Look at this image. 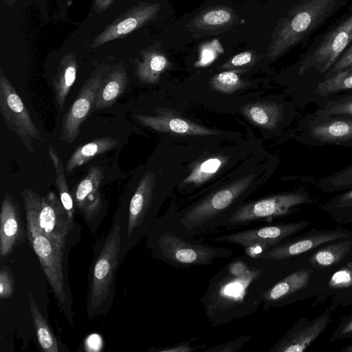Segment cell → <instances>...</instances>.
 <instances>
[{
    "label": "cell",
    "instance_id": "cell-1",
    "mask_svg": "<svg viewBox=\"0 0 352 352\" xmlns=\"http://www.w3.org/2000/svg\"><path fill=\"white\" fill-rule=\"evenodd\" d=\"M301 265L299 256L281 260L254 259L245 254L234 257L209 279L200 298L209 322L219 327L253 314L265 291Z\"/></svg>",
    "mask_w": 352,
    "mask_h": 352
},
{
    "label": "cell",
    "instance_id": "cell-2",
    "mask_svg": "<svg viewBox=\"0 0 352 352\" xmlns=\"http://www.w3.org/2000/svg\"><path fill=\"white\" fill-rule=\"evenodd\" d=\"M147 246L153 257L182 269L210 265L234 254L230 249L211 245L197 237L179 235L161 219L156 220L148 232Z\"/></svg>",
    "mask_w": 352,
    "mask_h": 352
},
{
    "label": "cell",
    "instance_id": "cell-3",
    "mask_svg": "<svg viewBox=\"0 0 352 352\" xmlns=\"http://www.w3.org/2000/svg\"><path fill=\"white\" fill-rule=\"evenodd\" d=\"M123 223L114 220L95 254L90 269L87 314L92 319L111 309L116 293V272L121 264Z\"/></svg>",
    "mask_w": 352,
    "mask_h": 352
},
{
    "label": "cell",
    "instance_id": "cell-4",
    "mask_svg": "<svg viewBox=\"0 0 352 352\" xmlns=\"http://www.w3.org/2000/svg\"><path fill=\"white\" fill-rule=\"evenodd\" d=\"M352 42V14L327 34L301 58L296 71L295 91L299 106L310 104L313 94Z\"/></svg>",
    "mask_w": 352,
    "mask_h": 352
},
{
    "label": "cell",
    "instance_id": "cell-5",
    "mask_svg": "<svg viewBox=\"0 0 352 352\" xmlns=\"http://www.w3.org/2000/svg\"><path fill=\"white\" fill-rule=\"evenodd\" d=\"M344 0H302L285 20L268 47L274 60L298 44L341 7Z\"/></svg>",
    "mask_w": 352,
    "mask_h": 352
},
{
    "label": "cell",
    "instance_id": "cell-6",
    "mask_svg": "<svg viewBox=\"0 0 352 352\" xmlns=\"http://www.w3.org/2000/svg\"><path fill=\"white\" fill-rule=\"evenodd\" d=\"M28 239L36 254L54 292L58 306L74 327L72 298L64 262L66 248L42 233L33 219L25 213Z\"/></svg>",
    "mask_w": 352,
    "mask_h": 352
},
{
    "label": "cell",
    "instance_id": "cell-7",
    "mask_svg": "<svg viewBox=\"0 0 352 352\" xmlns=\"http://www.w3.org/2000/svg\"><path fill=\"white\" fill-rule=\"evenodd\" d=\"M309 190L301 186L293 191L274 194L242 204L223 228L247 226L258 222H270L316 204Z\"/></svg>",
    "mask_w": 352,
    "mask_h": 352
},
{
    "label": "cell",
    "instance_id": "cell-8",
    "mask_svg": "<svg viewBox=\"0 0 352 352\" xmlns=\"http://www.w3.org/2000/svg\"><path fill=\"white\" fill-rule=\"evenodd\" d=\"M324 275V270L303 265L291 270L265 291L262 298V310L317 297L321 291Z\"/></svg>",
    "mask_w": 352,
    "mask_h": 352
},
{
    "label": "cell",
    "instance_id": "cell-9",
    "mask_svg": "<svg viewBox=\"0 0 352 352\" xmlns=\"http://www.w3.org/2000/svg\"><path fill=\"white\" fill-rule=\"evenodd\" d=\"M25 213L34 220L39 230L56 243L67 247L74 228L60 200L50 191L41 197L30 188L21 192Z\"/></svg>",
    "mask_w": 352,
    "mask_h": 352
},
{
    "label": "cell",
    "instance_id": "cell-10",
    "mask_svg": "<svg viewBox=\"0 0 352 352\" xmlns=\"http://www.w3.org/2000/svg\"><path fill=\"white\" fill-rule=\"evenodd\" d=\"M310 225V221L304 219L290 223H265L251 228L216 236L211 240L240 245L245 255L255 258L258 254L296 235Z\"/></svg>",
    "mask_w": 352,
    "mask_h": 352
},
{
    "label": "cell",
    "instance_id": "cell-11",
    "mask_svg": "<svg viewBox=\"0 0 352 352\" xmlns=\"http://www.w3.org/2000/svg\"><path fill=\"white\" fill-rule=\"evenodd\" d=\"M296 139L305 145L338 146L352 148V116L307 113L298 126Z\"/></svg>",
    "mask_w": 352,
    "mask_h": 352
},
{
    "label": "cell",
    "instance_id": "cell-12",
    "mask_svg": "<svg viewBox=\"0 0 352 352\" xmlns=\"http://www.w3.org/2000/svg\"><path fill=\"white\" fill-rule=\"evenodd\" d=\"M0 111L8 128L20 138L29 153H34L32 140H41V133L2 68L0 69Z\"/></svg>",
    "mask_w": 352,
    "mask_h": 352
},
{
    "label": "cell",
    "instance_id": "cell-13",
    "mask_svg": "<svg viewBox=\"0 0 352 352\" xmlns=\"http://www.w3.org/2000/svg\"><path fill=\"white\" fill-rule=\"evenodd\" d=\"M352 236V230L343 228L318 229L312 228L299 235L286 239L258 254L254 259L281 260L293 258L330 242Z\"/></svg>",
    "mask_w": 352,
    "mask_h": 352
},
{
    "label": "cell",
    "instance_id": "cell-14",
    "mask_svg": "<svg viewBox=\"0 0 352 352\" xmlns=\"http://www.w3.org/2000/svg\"><path fill=\"white\" fill-rule=\"evenodd\" d=\"M107 69L97 67L80 89L75 100L63 116L60 139L67 143L74 142L80 133V125L94 109L97 92L106 77Z\"/></svg>",
    "mask_w": 352,
    "mask_h": 352
},
{
    "label": "cell",
    "instance_id": "cell-15",
    "mask_svg": "<svg viewBox=\"0 0 352 352\" xmlns=\"http://www.w3.org/2000/svg\"><path fill=\"white\" fill-rule=\"evenodd\" d=\"M335 309L327 307L317 317L301 318L269 349V352H302L325 331Z\"/></svg>",
    "mask_w": 352,
    "mask_h": 352
},
{
    "label": "cell",
    "instance_id": "cell-16",
    "mask_svg": "<svg viewBox=\"0 0 352 352\" xmlns=\"http://www.w3.org/2000/svg\"><path fill=\"white\" fill-rule=\"evenodd\" d=\"M104 177L101 167H90L86 176L74 189L73 199L91 232H94L102 208L100 187Z\"/></svg>",
    "mask_w": 352,
    "mask_h": 352
},
{
    "label": "cell",
    "instance_id": "cell-17",
    "mask_svg": "<svg viewBox=\"0 0 352 352\" xmlns=\"http://www.w3.org/2000/svg\"><path fill=\"white\" fill-rule=\"evenodd\" d=\"M160 8L159 3H140L126 10L94 39L90 48L124 37L153 19Z\"/></svg>",
    "mask_w": 352,
    "mask_h": 352
},
{
    "label": "cell",
    "instance_id": "cell-18",
    "mask_svg": "<svg viewBox=\"0 0 352 352\" xmlns=\"http://www.w3.org/2000/svg\"><path fill=\"white\" fill-rule=\"evenodd\" d=\"M316 299L318 302L329 301L335 309L352 305V266L324 270L321 291Z\"/></svg>",
    "mask_w": 352,
    "mask_h": 352
},
{
    "label": "cell",
    "instance_id": "cell-19",
    "mask_svg": "<svg viewBox=\"0 0 352 352\" xmlns=\"http://www.w3.org/2000/svg\"><path fill=\"white\" fill-rule=\"evenodd\" d=\"M24 239V227L18 201L10 193L3 199L0 212V255L9 256Z\"/></svg>",
    "mask_w": 352,
    "mask_h": 352
},
{
    "label": "cell",
    "instance_id": "cell-20",
    "mask_svg": "<svg viewBox=\"0 0 352 352\" xmlns=\"http://www.w3.org/2000/svg\"><path fill=\"white\" fill-rule=\"evenodd\" d=\"M303 265L316 270H330L352 262V236L324 244L299 256Z\"/></svg>",
    "mask_w": 352,
    "mask_h": 352
},
{
    "label": "cell",
    "instance_id": "cell-21",
    "mask_svg": "<svg viewBox=\"0 0 352 352\" xmlns=\"http://www.w3.org/2000/svg\"><path fill=\"white\" fill-rule=\"evenodd\" d=\"M134 118L142 125L153 130L182 135H210L218 132L203 127L186 119L170 116L166 113L158 116L137 114Z\"/></svg>",
    "mask_w": 352,
    "mask_h": 352
},
{
    "label": "cell",
    "instance_id": "cell-22",
    "mask_svg": "<svg viewBox=\"0 0 352 352\" xmlns=\"http://www.w3.org/2000/svg\"><path fill=\"white\" fill-rule=\"evenodd\" d=\"M128 82L127 74L122 67H117L107 73L97 92L94 109L111 107L124 93Z\"/></svg>",
    "mask_w": 352,
    "mask_h": 352
},
{
    "label": "cell",
    "instance_id": "cell-23",
    "mask_svg": "<svg viewBox=\"0 0 352 352\" xmlns=\"http://www.w3.org/2000/svg\"><path fill=\"white\" fill-rule=\"evenodd\" d=\"M243 112L252 122L267 129H276L286 119V107L279 102L248 104Z\"/></svg>",
    "mask_w": 352,
    "mask_h": 352
},
{
    "label": "cell",
    "instance_id": "cell-24",
    "mask_svg": "<svg viewBox=\"0 0 352 352\" xmlns=\"http://www.w3.org/2000/svg\"><path fill=\"white\" fill-rule=\"evenodd\" d=\"M77 70L76 53H68L60 59L52 83L54 98L60 109H63L68 94L76 81Z\"/></svg>",
    "mask_w": 352,
    "mask_h": 352
},
{
    "label": "cell",
    "instance_id": "cell-25",
    "mask_svg": "<svg viewBox=\"0 0 352 352\" xmlns=\"http://www.w3.org/2000/svg\"><path fill=\"white\" fill-rule=\"evenodd\" d=\"M352 91V67L324 79L317 87L310 104H318L327 98Z\"/></svg>",
    "mask_w": 352,
    "mask_h": 352
},
{
    "label": "cell",
    "instance_id": "cell-26",
    "mask_svg": "<svg viewBox=\"0 0 352 352\" xmlns=\"http://www.w3.org/2000/svg\"><path fill=\"white\" fill-rule=\"evenodd\" d=\"M118 141L111 137L100 138L79 146L70 156L67 166V173H72L77 167L87 163L92 158L111 151L116 147Z\"/></svg>",
    "mask_w": 352,
    "mask_h": 352
},
{
    "label": "cell",
    "instance_id": "cell-27",
    "mask_svg": "<svg viewBox=\"0 0 352 352\" xmlns=\"http://www.w3.org/2000/svg\"><path fill=\"white\" fill-rule=\"evenodd\" d=\"M142 57V60L137 63L138 77L146 83L157 82L168 65L167 58L159 52L151 49L143 51Z\"/></svg>",
    "mask_w": 352,
    "mask_h": 352
},
{
    "label": "cell",
    "instance_id": "cell-28",
    "mask_svg": "<svg viewBox=\"0 0 352 352\" xmlns=\"http://www.w3.org/2000/svg\"><path fill=\"white\" fill-rule=\"evenodd\" d=\"M28 297L31 317L42 350L46 352H59L58 340L38 307L31 292L28 293Z\"/></svg>",
    "mask_w": 352,
    "mask_h": 352
},
{
    "label": "cell",
    "instance_id": "cell-29",
    "mask_svg": "<svg viewBox=\"0 0 352 352\" xmlns=\"http://www.w3.org/2000/svg\"><path fill=\"white\" fill-rule=\"evenodd\" d=\"M320 210L338 225L352 222V188L338 194L320 206Z\"/></svg>",
    "mask_w": 352,
    "mask_h": 352
},
{
    "label": "cell",
    "instance_id": "cell-30",
    "mask_svg": "<svg viewBox=\"0 0 352 352\" xmlns=\"http://www.w3.org/2000/svg\"><path fill=\"white\" fill-rule=\"evenodd\" d=\"M298 179L314 184L322 192L345 191L352 188V164L326 177L318 179L306 176Z\"/></svg>",
    "mask_w": 352,
    "mask_h": 352
},
{
    "label": "cell",
    "instance_id": "cell-31",
    "mask_svg": "<svg viewBox=\"0 0 352 352\" xmlns=\"http://www.w3.org/2000/svg\"><path fill=\"white\" fill-rule=\"evenodd\" d=\"M48 153L56 173V184L59 192L60 200L66 210L69 219L74 221L75 205L73 197L69 192L65 177V167L62 160L55 148L50 145Z\"/></svg>",
    "mask_w": 352,
    "mask_h": 352
},
{
    "label": "cell",
    "instance_id": "cell-32",
    "mask_svg": "<svg viewBox=\"0 0 352 352\" xmlns=\"http://www.w3.org/2000/svg\"><path fill=\"white\" fill-rule=\"evenodd\" d=\"M313 113L319 116H352V91L327 98L317 104Z\"/></svg>",
    "mask_w": 352,
    "mask_h": 352
},
{
    "label": "cell",
    "instance_id": "cell-33",
    "mask_svg": "<svg viewBox=\"0 0 352 352\" xmlns=\"http://www.w3.org/2000/svg\"><path fill=\"white\" fill-rule=\"evenodd\" d=\"M233 19L234 16L230 10L223 8H215L197 17L194 25L199 29L213 30L226 26Z\"/></svg>",
    "mask_w": 352,
    "mask_h": 352
},
{
    "label": "cell",
    "instance_id": "cell-34",
    "mask_svg": "<svg viewBox=\"0 0 352 352\" xmlns=\"http://www.w3.org/2000/svg\"><path fill=\"white\" fill-rule=\"evenodd\" d=\"M223 162L222 157L209 158L204 161L193 168L181 186L190 184L195 186L202 184L217 172Z\"/></svg>",
    "mask_w": 352,
    "mask_h": 352
},
{
    "label": "cell",
    "instance_id": "cell-35",
    "mask_svg": "<svg viewBox=\"0 0 352 352\" xmlns=\"http://www.w3.org/2000/svg\"><path fill=\"white\" fill-rule=\"evenodd\" d=\"M212 87L220 92L230 94L243 86V81L233 72H223L214 76L211 80Z\"/></svg>",
    "mask_w": 352,
    "mask_h": 352
},
{
    "label": "cell",
    "instance_id": "cell-36",
    "mask_svg": "<svg viewBox=\"0 0 352 352\" xmlns=\"http://www.w3.org/2000/svg\"><path fill=\"white\" fill-rule=\"evenodd\" d=\"M251 337L248 335H242L231 340L206 348L204 352H237L248 343Z\"/></svg>",
    "mask_w": 352,
    "mask_h": 352
},
{
    "label": "cell",
    "instance_id": "cell-37",
    "mask_svg": "<svg viewBox=\"0 0 352 352\" xmlns=\"http://www.w3.org/2000/svg\"><path fill=\"white\" fill-rule=\"evenodd\" d=\"M343 339L352 340V311L340 318L338 327L329 338V341L333 342Z\"/></svg>",
    "mask_w": 352,
    "mask_h": 352
},
{
    "label": "cell",
    "instance_id": "cell-38",
    "mask_svg": "<svg viewBox=\"0 0 352 352\" xmlns=\"http://www.w3.org/2000/svg\"><path fill=\"white\" fill-rule=\"evenodd\" d=\"M195 338L189 340L181 342L175 344L166 346L160 349H156L159 352H194L202 351L207 348L205 344H192Z\"/></svg>",
    "mask_w": 352,
    "mask_h": 352
},
{
    "label": "cell",
    "instance_id": "cell-39",
    "mask_svg": "<svg viewBox=\"0 0 352 352\" xmlns=\"http://www.w3.org/2000/svg\"><path fill=\"white\" fill-rule=\"evenodd\" d=\"M351 67H352V45L339 57L327 72L324 79Z\"/></svg>",
    "mask_w": 352,
    "mask_h": 352
},
{
    "label": "cell",
    "instance_id": "cell-40",
    "mask_svg": "<svg viewBox=\"0 0 352 352\" xmlns=\"http://www.w3.org/2000/svg\"><path fill=\"white\" fill-rule=\"evenodd\" d=\"M14 291V282L10 271L6 268H1L0 272V297L7 299L12 296Z\"/></svg>",
    "mask_w": 352,
    "mask_h": 352
},
{
    "label": "cell",
    "instance_id": "cell-41",
    "mask_svg": "<svg viewBox=\"0 0 352 352\" xmlns=\"http://www.w3.org/2000/svg\"><path fill=\"white\" fill-rule=\"evenodd\" d=\"M252 60L251 52H245L234 56L230 61L228 66L239 67L250 63ZM227 66V67H228Z\"/></svg>",
    "mask_w": 352,
    "mask_h": 352
},
{
    "label": "cell",
    "instance_id": "cell-42",
    "mask_svg": "<svg viewBox=\"0 0 352 352\" xmlns=\"http://www.w3.org/2000/svg\"><path fill=\"white\" fill-rule=\"evenodd\" d=\"M115 0H94V8L98 13L106 10Z\"/></svg>",
    "mask_w": 352,
    "mask_h": 352
},
{
    "label": "cell",
    "instance_id": "cell-43",
    "mask_svg": "<svg viewBox=\"0 0 352 352\" xmlns=\"http://www.w3.org/2000/svg\"><path fill=\"white\" fill-rule=\"evenodd\" d=\"M340 351L342 352H352V343L345 346Z\"/></svg>",
    "mask_w": 352,
    "mask_h": 352
},
{
    "label": "cell",
    "instance_id": "cell-44",
    "mask_svg": "<svg viewBox=\"0 0 352 352\" xmlns=\"http://www.w3.org/2000/svg\"><path fill=\"white\" fill-rule=\"evenodd\" d=\"M7 4L10 5V6H12L14 2L16 1V0H3Z\"/></svg>",
    "mask_w": 352,
    "mask_h": 352
},
{
    "label": "cell",
    "instance_id": "cell-45",
    "mask_svg": "<svg viewBox=\"0 0 352 352\" xmlns=\"http://www.w3.org/2000/svg\"><path fill=\"white\" fill-rule=\"evenodd\" d=\"M349 264L350 265H351V266H352V262H351V263H349Z\"/></svg>",
    "mask_w": 352,
    "mask_h": 352
}]
</instances>
